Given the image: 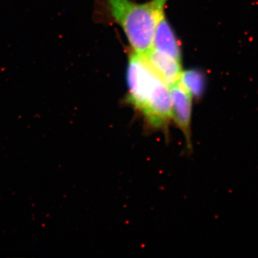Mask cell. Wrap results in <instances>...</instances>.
I'll list each match as a JSON object with an SVG mask.
<instances>
[{
  "label": "cell",
  "mask_w": 258,
  "mask_h": 258,
  "mask_svg": "<svg viewBox=\"0 0 258 258\" xmlns=\"http://www.w3.org/2000/svg\"><path fill=\"white\" fill-rule=\"evenodd\" d=\"M152 48L181 62V54L179 42L170 24L166 18L165 14L162 15L156 27Z\"/></svg>",
  "instance_id": "cell-5"
},
{
  "label": "cell",
  "mask_w": 258,
  "mask_h": 258,
  "mask_svg": "<svg viewBox=\"0 0 258 258\" xmlns=\"http://www.w3.org/2000/svg\"><path fill=\"white\" fill-rule=\"evenodd\" d=\"M127 101L142 115L149 128L169 134L171 121L169 88L143 55L134 52L127 68Z\"/></svg>",
  "instance_id": "cell-1"
},
{
  "label": "cell",
  "mask_w": 258,
  "mask_h": 258,
  "mask_svg": "<svg viewBox=\"0 0 258 258\" xmlns=\"http://www.w3.org/2000/svg\"><path fill=\"white\" fill-rule=\"evenodd\" d=\"M179 82L193 98H199L205 89V77L198 70H187L181 72Z\"/></svg>",
  "instance_id": "cell-6"
},
{
  "label": "cell",
  "mask_w": 258,
  "mask_h": 258,
  "mask_svg": "<svg viewBox=\"0 0 258 258\" xmlns=\"http://www.w3.org/2000/svg\"><path fill=\"white\" fill-rule=\"evenodd\" d=\"M143 57L168 87L179 82L182 72L180 61L153 48L144 54Z\"/></svg>",
  "instance_id": "cell-4"
},
{
  "label": "cell",
  "mask_w": 258,
  "mask_h": 258,
  "mask_svg": "<svg viewBox=\"0 0 258 258\" xmlns=\"http://www.w3.org/2000/svg\"><path fill=\"white\" fill-rule=\"evenodd\" d=\"M166 2L150 0L139 4L132 0H106L110 15L124 32L136 53L143 55L152 49L154 31L164 15Z\"/></svg>",
  "instance_id": "cell-2"
},
{
  "label": "cell",
  "mask_w": 258,
  "mask_h": 258,
  "mask_svg": "<svg viewBox=\"0 0 258 258\" xmlns=\"http://www.w3.org/2000/svg\"><path fill=\"white\" fill-rule=\"evenodd\" d=\"M171 96V120L184 136L188 150L192 149L191 115L193 97L179 82L169 87Z\"/></svg>",
  "instance_id": "cell-3"
}]
</instances>
